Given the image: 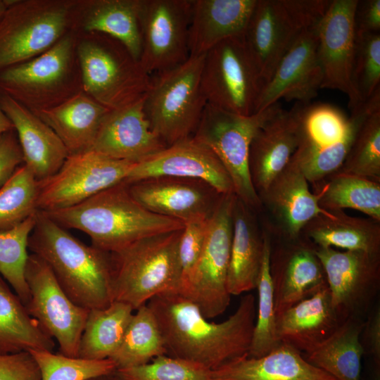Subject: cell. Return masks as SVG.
Instances as JSON below:
<instances>
[{"label": "cell", "mask_w": 380, "mask_h": 380, "mask_svg": "<svg viewBox=\"0 0 380 380\" xmlns=\"http://www.w3.org/2000/svg\"><path fill=\"white\" fill-rule=\"evenodd\" d=\"M144 99L129 107L110 110L99 127L91 150L137 163L165 148L167 146L146 118Z\"/></svg>", "instance_id": "cb8c5ba5"}, {"label": "cell", "mask_w": 380, "mask_h": 380, "mask_svg": "<svg viewBox=\"0 0 380 380\" xmlns=\"http://www.w3.org/2000/svg\"><path fill=\"white\" fill-rule=\"evenodd\" d=\"M157 177L198 179L220 194H234L232 179L220 160L193 136L135 163L123 182L131 184Z\"/></svg>", "instance_id": "ac0fdd59"}, {"label": "cell", "mask_w": 380, "mask_h": 380, "mask_svg": "<svg viewBox=\"0 0 380 380\" xmlns=\"http://www.w3.org/2000/svg\"><path fill=\"white\" fill-rule=\"evenodd\" d=\"M134 164L93 150L68 155L58 172L37 180V209L46 212L79 204L124 181Z\"/></svg>", "instance_id": "4fadbf2b"}, {"label": "cell", "mask_w": 380, "mask_h": 380, "mask_svg": "<svg viewBox=\"0 0 380 380\" xmlns=\"http://www.w3.org/2000/svg\"><path fill=\"white\" fill-rule=\"evenodd\" d=\"M73 0H9L0 18V70L50 49L71 31Z\"/></svg>", "instance_id": "30bf717a"}, {"label": "cell", "mask_w": 380, "mask_h": 380, "mask_svg": "<svg viewBox=\"0 0 380 380\" xmlns=\"http://www.w3.org/2000/svg\"><path fill=\"white\" fill-rule=\"evenodd\" d=\"M110 111L82 91L57 107L35 115L53 130L68 155H73L91 150Z\"/></svg>", "instance_id": "1f68e13d"}, {"label": "cell", "mask_w": 380, "mask_h": 380, "mask_svg": "<svg viewBox=\"0 0 380 380\" xmlns=\"http://www.w3.org/2000/svg\"><path fill=\"white\" fill-rule=\"evenodd\" d=\"M116 371L125 380H216L213 369L167 355L143 365Z\"/></svg>", "instance_id": "7bdbcfd3"}, {"label": "cell", "mask_w": 380, "mask_h": 380, "mask_svg": "<svg viewBox=\"0 0 380 380\" xmlns=\"http://www.w3.org/2000/svg\"><path fill=\"white\" fill-rule=\"evenodd\" d=\"M182 229L147 236L110 253L113 301L136 310L159 294L179 291Z\"/></svg>", "instance_id": "8992f818"}, {"label": "cell", "mask_w": 380, "mask_h": 380, "mask_svg": "<svg viewBox=\"0 0 380 380\" xmlns=\"http://www.w3.org/2000/svg\"><path fill=\"white\" fill-rule=\"evenodd\" d=\"M265 250L258 281V302L248 357H259L269 353L279 342L275 335L276 315L273 284L270 272L271 236L263 229Z\"/></svg>", "instance_id": "74e56055"}, {"label": "cell", "mask_w": 380, "mask_h": 380, "mask_svg": "<svg viewBox=\"0 0 380 380\" xmlns=\"http://www.w3.org/2000/svg\"><path fill=\"white\" fill-rule=\"evenodd\" d=\"M201 87L207 103L241 115L254 113L262 84L243 36L227 38L205 54Z\"/></svg>", "instance_id": "7c38bea8"}, {"label": "cell", "mask_w": 380, "mask_h": 380, "mask_svg": "<svg viewBox=\"0 0 380 380\" xmlns=\"http://www.w3.org/2000/svg\"><path fill=\"white\" fill-rule=\"evenodd\" d=\"M38 366L27 351L0 354V380H40Z\"/></svg>", "instance_id": "bcb514c9"}, {"label": "cell", "mask_w": 380, "mask_h": 380, "mask_svg": "<svg viewBox=\"0 0 380 380\" xmlns=\"http://www.w3.org/2000/svg\"><path fill=\"white\" fill-rule=\"evenodd\" d=\"M127 184L145 208L184 223L209 217L222 195L203 181L180 177H151Z\"/></svg>", "instance_id": "44dd1931"}, {"label": "cell", "mask_w": 380, "mask_h": 380, "mask_svg": "<svg viewBox=\"0 0 380 380\" xmlns=\"http://www.w3.org/2000/svg\"><path fill=\"white\" fill-rule=\"evenodd\" d=\"M209 217L195 219L184 223L178 250L182 274L179 289L190 277L200 258Z\"/></svg>", "instance_id": "f6af8a7d"}, {"label": "cell", "mask_w": 380, "mask_h": 380, "mask_svg": "<svg viewBox=\"0 0 380 380\" xmlns=\"http://www.w3.org/2000/svg\"><path fill=\"white\" fill-rule=\"evenodd\" d=\"M14 129L13 125L0 107V134Z\"/></svg>", "instance_id": "f907efd6"}, {"label": "cell", "mask_w": 380, "mask_h": 380, "mask_svg": "<svg viewBox=\"0 0 380 380\" xmlns=\"http://www.w3.org/2000/svg\"><path fill=\"white\" fill-rule=\"evenodd\" d=\"M329 0H257L243 38L262 86L300 35L316 24Z\"/></svg>", "instance_id": "9c48e42d"}, {"label": "cell", "mask_w": 380, "mask_h": 380, "mask_svg": "<svg viewBox=\"0 0 380 380\" xmlns=\"http://www.w3.org/2000/svg\"><path fill=\"white\" fill-rule=\"evenodd\" d=\"M213 371L216 380H337L309 363L301 352L281 342L263 356L247 354Z\"/></svg>", "instance_id": "f1b7e54d"}, {"label": "cell", "mask_w": 380, "mask_h": 380, "mask_svg": "<svg viewBox=\"0 0 380 380\" xmlns=\"http://www.w3.org/2000/svg\"><path fill=\"white\" fill-rule=\"evenodd\" d=\"M205 54L151 76L144 109L167 146L192 137L199 124L207 104L201 87Z\"/></svg>", "instance_id": "52a82bcc"}, {"label": "cell", "mask_w": 380, "mask_h": 380, "mask_svg": "<svg viewBox=\"0 0 380 380\" xmlns=\"http://www.w3.org/2000/svg\"><path fill=\"white\" fill-rule=\"evenodd\" d=\"M300 236L315 247L380 254V221L350 216L341 210L314 217L302 229Z\"/></svg>", "instance_id": "4dcf8cb0"}, {"label": "cell", "mask_w": 380, "mask_h": 380, "mask_svg": "<svg viewBox=\"0 0 380 380\" xmlns=\"http://www.w3.org/2000/svg\"><path fill=\"white\" fill-rule=\"evenodd\" d=\"M35 360L40 380H87L117 370L110 359L73 357L44 350H30Z\"/></svg>", "instance_id": "b9f144b4"}, {"label": "cell", "mask_w": 380, "mask_h": 380, "mask_svg": "<svg viewBox=\"0 0 380 380\" xmlns=\"http://www.w3.org/2000/svg\"><path fill=\"white\" fill-rule=\"evenodd\" d=\"M352 82L362 102L380 89V33L355 36Z\"/></svg>", "instance_id": "ee69618b"}, {"label": "cell", "mask_w": 380, "mask_h": 380, "mask_svg": "<svg viewBox=\"0 0 380 380\" xmlns=\"http://www.w3.org/2000/svg\"><path fill=\"white\" fill-rule=\"evenodd\" d=\"M41 212L65 229L86 233L92 246L110 253L143 238L184 227L183 222L142 206L123 181L72 207Z\"/></svg>", "instance_id": "3957f363"}, {"label": "cell", "mask_w": 380, "mask_h": 380, "mask_svg": "<svg viewBox=\"0 0 380 380\" xmlns=\"http://www.w3.org/2000/svg\"><path fill=\"white\" fill-rule=\"evenodd\" d=\"M146 304L158 322L167 355L215 369L248 353L256 315L252 293L243 296L236 311L219 323L209 321L178 291L159 294Z\"/></svg>", "instance_id": "6da1fadb"}, {"label": "cell", "mask_w": 380, "mask_h": 380, "mask_svg": "<svg viewBox=\"0 0 380 380\" xmlns=\"http://www.w3.org/2000/svg\"><path fill=\"white\" fill-rule=\"evenodd\" d=\"M83 91L118 110L144 99L151 76L118 39L99 32H76Z\"/></svg>", "instance_id": "5b68a950"}, {"label": "cell", "mask_w": 380, "mask_h": 380, "mask_svg": "<svg viewBox=\"0 0 380 380\" xmlns=\"http://www.w3.org/2000/svg\"><path fill=\"white\" fill-rule=\"evenodd\" d=\"M324 269L332 307L343 319L362 318L380 286V254L315 247Z\"/></svg>", "instance_id": "2e32d148"}, {"label": "cell", "mask_w": 380, "mask_h": 380, "mask_svg": "<svg viewBox=\"0 0 380 380\" xmlns=\"http://www.w3.org/2000/svg\"><path fill=\"white\" fill-rule=\"evenodd\" d=\"M141 0H73L71 30L99 32L122 42L139 61Z\"/></svg>", "instance_id": "4316f807"}, {"label": "cell", "mask_w": 380, "mask_h": 380, "mask_svg": "<svg viewBox=\"0 0 380 380\" xmlns=\"http://www.w3.org/2000/svg\"><path fill=\"white\" fill-rule=\"evenodd\" d=\"M257 0H192L190 56L206 53L220 42L243 36Z\"/></svg>", "instance_id": "83f0119b"}, {"label": "cell", "mask_w": 380, "mask_h": 380, "mask_svg": "<svg viewBox=\"0 0 380 380\" xmlns=\"http://www.w3.org/2000/svg\"><path fill=\"white\" fill-rule=\"evenodd\" d=\"M87 380H125L118 372L115 371L113 372L97 376Z\"/></svg>", "instance_id": "816d5d0a"}, {"label": "cell", "mask_w": 380, "mask_h": 380, "mask_svg": "<svg viewBox=\"0 0 380 380\" xmlns=\"http://www.w3.org/2000/svg\"><path fill=\"white\" fill-rule=\"evenodd\" d=\"M27 247L49 265L76 305L100 309L113 301L110 252L85 244L39 210Z\"/></svg>", "instance_id": "7a4b0ae2"}, {"label": "cell", "mask_w": 380, "mask_h": 380, "mask_svg": "<svg viewBox=\"0 0 380 380\" xmlns=\"http://www.w3.org/2000/svg\"><path fill=\"white\" fill-rule=\"evenodd\" d=\"M9 5V0H0V18Z\"/></svg>", "instance_id": "f5cc1de1"}, {"label": "cell", "mask_w": 380, "mask_h": 380, "mask_svg": "<svg viewBox=\"0 0 380 380\" xmlns=\"http://www.w3.org/2000/svg\"><path fill=\"white\" fill-rule=\"evenodd\" d=\"M281 110L277 103L241 115L207 103L193 135L218 158L232 179L235 195L253 212H260L262 207L250 175L251 145L260 128Z\"/></svg>", "instance_id": "ba28073f"}, {"label": "cell", "mask_w": 380, "mask_h": 380, "mask_svg": "<svg viewBox=\"0 0 380 380\" xmlns=\"http://www.w3.org/2000/svg\"><path fill=\"white\" fill-rule=\"evenodd\" d=\"M365 320L349 317L325 341L303 353L311 365L337 380H360L361 361L365 353L360 341Z\"/></svg>", "instance_id": "d6a6232c"}, {"label": "cell", "mask_w": 380, "mask_h": 380, "mask_svg": "<svg viewBox=\"0 0 380 380\" xmlns=\"http://www.w3.org/2000/svg\"><path fill=\"white\" fill-rule=\"evenodd\" d=\"M37 180L25 165H20L0 187V231L18 225L37 213Z\"/></svg>", "instance_id": "ab89813d"}, {"label": "cell", "mask_w": 380, "mask_h": 380, "mask_svg": "<svg viewBox=\"0 0 380 380\" xmlns=\"http://www.w3.org/2000/svg\"><path fill=\"white\" fill-rule=\"evenodd\" d=\"M37 214L12 229L0 231V274L13 286L25 305L30 298L25 277L29 255L27 249L29 236L36 223Z\"/></svg>", "instance_id": "f35d334b"}, {"label": "cell", "mask_w": 380, "mask_h": 380, "mask_svg": "<svg viewBox=\"0 0 380 380\" xmlns=\"http://www.w3.org/2000/svg\"><path fill=\"white\" fill-rule=\"evenodd\" d=\"M128 304L113 301L108 307L89 310L81 336L78 357L110 358L119 348L133 315Z\"/></svg>", "instance_id": "d590c367"}, {"label": "cell", "mask_w": 380, "mask_h": 380, "mask_svg": "<svg viewBox=\"0 0 380 380\" xmlns=\"http://www.w3.org/2000/svg\"><path fill=\"white\" fill-rule=\"evenodd\" d=\"M319 205L326 211L358 210L380 221V183L355 175L336 172L314 185Z\"/></svg>", "instance_id": "e575fe53"}, {"label": "cell", "mask_w": 380, "mask_h": 380, "mask_svg": "<svg viewBox=\"0 0 380 380\" xmlns=\"http://www.w3.org/2000/svg\"><path fill=\"white\" fill-rule=\"evenodd\" d=\"M25 277L30 298L25 308L44 331L58 343L60 353L78 357L79 345L89 310L73 303L49 265L38 255H28Z\"/></svg>", "instance_id": "5bb4252c"}, {"label": "cell", "mask_w": 380, "mask_h": 380, "mask_svg": "<svg viewBox=\"0 0 380 380\" xmlns=\"http://www.w3.org/2000/svg\"><path fill=\"white\" fill-rule=\"evenodd\" d=\"M235 194H222L208 219L200 258L178 291L194 303L207 319L222 315L231 300L227 274L233 236Z\"/></svg>", "instance_id": "8fae6325"}, {"label": "cell", "mask_w": 380, "mask_h": 380, "mask_svg": "<svg viewBox=\"0 0 380 380\" xmlns=\"http://www.w3.org/2000/svg\"><path fill=\"white\" fill-rule=\"evenodd\" d=\"M317 23L304 31L281 59L260 91L254 113L281 99L304 103L317 96L322 82L317 54Z\"/></svg>", "instance_id": "d6986e66"}, {"label": "cell", "mask_w": 380, "mask_h": 380, "mask_svg": "<svg viewBox=\"0 0 380 380\" xmlns=\"http://www.w3.org/2000/svg\"><path fill=\"white\" fill-rule=\"evenodd\" d=\"M264 250L263 229H259L254 212L236 197L227 274V289L231 296L257 288Z\"/></svg>", "instance_id": "f546056e"}, {"label": "cell", "mask_w": 380, "mask_h": 380, "mask_svg": "<svg viewBox=\"0 0 380 380\" xmlns=\"http://www.w3.org/2000/svg\"><path fill=\"white\" fill-rule=\"evenodd\" d=\"M192 0H141L139 62L151 76L173 68L189 57Z\"/></svg>", "instance_id": "9a60e30c"}, {"label": "cell", "mask_w": 380, "mask_h": 380, "mask_svg": "<svg viewBox=\"0 0 380 380\" xmlns=\"http://www.w3.org/2000/svg\"><path fill=\"white\" fill-rule=\"evenodd\" d=\"M334 309L327 284L276 317L275 335L302 353L311 351L344 321Z\"/></svg>", "instance_id": "484cf974"}, {"label": "cell", "mask_w": 380, "mask_h": 380, "mask_svg": "<svg viewBox=\"0 0 380 380\" xmlns=\"http://www.w3.org/2000/svg\"><path fill=\"white\" fill-rule=\"evenodd\" d=\"M280 238V237H279ZM272 245L270 272L273 284L276 317L310 296L327 284L315 246L299 236Z\"/></svg>", "instance_id": "ffe728a7"}, {"label": "cell", "mask_w": 380, "mask_h": 380, "mask_svg": "<svg viewBox=\"0 0 380 380\" xmlns=\"http://www.w3.org/2000/svg\"><path fill=\"white\" fill-rule=\"evenodd\" d=\"M354 24L355 36L380 33V0H358Z\"/></svg>", "instance_id": "c3c4849f"}, {"label": "cell", "mask_w": 380, "mask_h": 380, "mask_svg": "<svg viewBox=\"0 0 380 380\" xmlns=\"http://www.w3.org/2000/svg\"><path fill=\"white\" fill-rule=\"evenodd\" d=\"M365 353L373 358L378 369L380 366V308L376 306L369 315L360 336Z\"/></svg>", "instance_id": "681fc988"}, {"label": "cell", "mask_w": 380, "mask_h": 380, "mask_svg": "<svg viewBox=\"0 0 380 380\" xmlns=\"http://www.w3.org/2000/svg\"><path fill=\"white\" fill-rule=\"evenodd\" d=\"M0 107L17 134L24 165L37 180L58 172L68 152L53 130L39 116L3 94H0Z\"/></svg>", "instance_id": "d4e9b609"}, {"label": "cell", "mask_w": 380, "mask_h": 380, "mask_svg": "<svg viewBox=\"0 0 380 380\" xmlns=\"http://www.w3.org/2000/svg\"><path fill=\"white\" fill-rule=\"evenodd\" d=\"M163 355L167 351L160 328L145 304L133 314L119 348L109 359L121 369L145 365Z\"/></svg>", "instance_id": "8d00e7d4"}, {"label": "cell", "mask_w": 380, "mask_h": 380, "mask_svg": "<svg viewBox=\"0 0 380 380\" xmlns=\"http://www.w3.org/2000/svg\"><path fill=\"white\" fill-rule=\"evenodd\" d=\"M24 162L15 129L0 134V187Z\"/></svg>", "instance_id": "7dc6e473"}, {"label": "cell", "mask_w": 380, "mask_h": 380, "mask_svg": "<svg viewBox=\"0 0 380 380\" xmlns=\"http://www.w3.org/2000/svg\"><path fill=\"white\" fill-rule=\"evenodd\" d=\"M358 0H332L317 23V54L322 71L321 89L338 90L352 110L362 103L353 85L355 47L354 16Z\"/></svg>", "instance_id": "e0dca14e"}, {"label": "cell", "mask_w": 380, "mask_h": 380, "mask_svg": "<svg viewBox=\"0 0 380 380\" xmlns=\"http://www.w3.org/2000/svg\"><path fill=\"white\" fill-rule=\"evenodd\" d=\"M337 172L380 183V107L371 112L360 126L346 158Z\"/></svg>", "instance_id": "60d3db41"}, {"label": "cell", "mask_w": 380, "mask_h": 380, "mask_svg": "<svg viewBox=\"0 0 380 380\" xmlns=\"http://www.w3.org/2000/svg\"><path fill=\"white\" fill-rule=\"evenodd\" d=\"M82 91L77 34L72 30L44 53L0 70V94L34 114L57 107Z\"/></svg>", "instance_id": "277c9868"}, {"label": "cell", "mask_w": 380, "mask_h": 380, "mask_svg": "<svg viewBox=\"0 0 380 380\" xmlns=\"http://www.w3.org/2000/svg\"><path fill=\"white\" fill-rule=\"evenodd\" d=\"M303 107L296 103L290 110L281 109L252 141L249 171L258 196L286 167L299 144Z\"/></svg>", "instance_id": "603a6c76"}, {"label": "cell", "mask_w": 380, "mask_h": 380, "mask_svg": "<svg viewBox=\"0 0 380 380\" xmlns=\"http://www.w3.org/2000/svg\"><path fill=\"white\" fill-rule=\"evenodd\" d=\"M259 197L273 218L267 231L288 240L298 239L309 221L328 213L319 207L318 195L310 191L303 172L291 160Z\"/></svg>", "instance_id": "7402d4cb"}, {"label": "cell", "mask_w": 380, "mask_h": 380, "mask_svg": "<svg viewBox=\"0 0 380 380\" xmlns=\"http://www.w3.org/2000/svg\"><path fill=\"white\" fill-rule=\"evenodd\" d=\"M55 343L28 313L19 297L0 278V354L44 350Z\"/></svg>", "instance_id": "836d02e7"}]
</instances>
